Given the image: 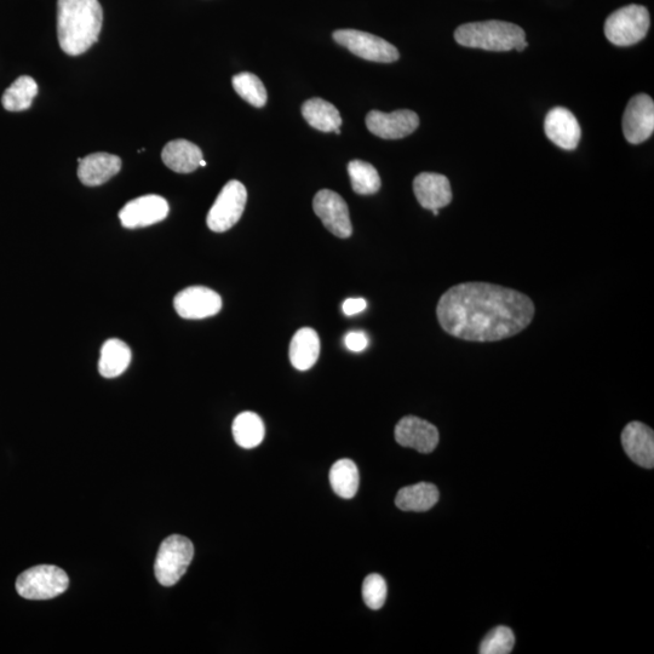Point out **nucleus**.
Here are the masks:
<instances>
[{"mask_svg":"<svg viewBox=\"0 0 654 654\" xmlns=\"http://www.w3.org/2000/svg\"><path fill=\"white\" fill-rule=\"evenodd\" d=\"M536 308L521 292L487 283L452 286L440 297L436 317L446 334L468 342H497L524 331Z\"/></svg>","mask_w":654,"mask_h":654,"instance_id":"obj_1","label":"nucleus"},{"mask_svg":"<svg viewBox=\"0 0 654 654\" xmlns=\"http://www.w3.org/2000/svg\"><path fill=\"white\" fill-rule=\"evenodd\" d=\"M102 22L99 0H57V38L67 55L79 56L93 47Z\"/></svg>","mask_w":654,"mask_h":654,"instance_id":"obj_2","label":"nucleus"},{"mask_svg":"<svg viewBox=\"0 0 654 654\" xmlns=\"http://www.w3.org/2000/svg\"><path fill=\"white\" fill-rule=\"evenodd\" d=\"M455 39L462 47L489 51H522L529 47L521 27L496 20L464 24L457 28Z\"/></svg>","mask_w":654,"mask_h":654,"instance_id":"obj_3","label":"nucleus"},{"mask_svg":"<svg viewBox=\"0 0 654 654\" xmlns=\"http://www.w3.org/2000/svg\"><path fill=\"white\" fill-rule=\"evenodd\" d=\"M650 25L648 10L641 5L631 4L608 16L605 36L617 47H630L646 37Z\"/></svg>","mask_w":654,"mask_h":654,"instance_id":"obj_4","label":"nucleus"},{"mask_svg":"<svg viewBox=\"0 0 654 654\" xmlns=\"http://www.w3.org/2000/svg\"><path fill=\"white\" fill-rule=\"evenodd\" d=\"M68 585L70 578L60 567L40 565L21 573L16 590L27 600H49L65 593Z\"/></svg>","mask_w":654,"mask_h":654,"instance_id":"obj_5","label":"nucleus"},{"mask_svg":"<svg viewBox=\"0 0 654 654\" xmlns=\"http://www.w3.org/2000/svg\"><path fill=\"white\" fill-rule=\"evenodd\" d=\"M194 547L188 538L172 535L160 545L154 573L164 587H172L185 576L193 560Z\"/></svg>","mask_w":654,"mask_h":654,"instance_id":"obj_6","label":"nucleus"},{"mask_svg":"<svg viewBox=\"0 0 654 654\" xmlns=\"http://www.w3.org/2000/svg\"><path fill=\"white\" fill-rule=\"evenodd\" d=\"M246 202H248V192L243 183L229 181L211 206L206 218L208 227L216 233L229 231L242 218Z\"/></svg>","mask_w":654,"mask_h":654,"instance_id":"obj_7","label":"nucleus"},{"mask_svg":"<svg viewBox=\"0 0 654 654\" xmlns=\"http://www.w3.org/2000/svg\"><path fill=\"white\" fill-rule=\"evenodd\" d=\"M334 39L341 47L367 61L390 63L399 60V51L394 45L371 33L338 30L334 32Z\"/></svg>","mask_w":654,"mask_h":654,"instance_id":"obj_8","label":"nucleus"},{"mask_svg":"<svg viewBox=\"0 0 654 654\" xmlns=\"http://www.w3.org/2000/svg\"><path fill=\"white\" fill-rule=\"evenodd\" d=\"M313 209L327 231L336 235L337 238L347 239L353 233L349 209L340 194L330 189H321L315 194Z\"/></svg>","mask_w":654,"mask_h":654,"instance_id":"obj_9","label":"nucleus"},{"mask_svg":"<svg viewBox=\"0 0 654 654\" xmlns=\"http://www.w3.org/2000/svg\"><path fill=\"white\" fill-rule=\"evenodd\" d=\"M654 102L646 94L636 95L628 103L623 116V133L631 145H640L653 135Z\"/></svg>","mask_w":654,"mask_h":654,"instance_id":"obj_10","label":"nucleus"},{"mask_svg":"<svg viewBox=\"0 0 654 654\" xmlns=\"http://www.w3.org/2000/svg\"><path fill=\"white\" fill-rule=\"evenodd\" d=\"M174 307L181 318L200 320L220 313L222 298L217 292L204 286H191L176 295Z\"/></svg>","mask_w":654,"mask_h":654,"instance_id":"obj_11","label":"nucleus"},{"mask_svg":"<svg viewBox=\"0 0 654 654\" xmlns=\"http://www.w3.org/2000/svg\"><path fill=\"white\" fill-rule=\"evenodd\" d=\"M366 126L371 134L384 140H399L409 136L420 126V118L409 109L392 113L371 111L366 117Z\"/></svg>","mask_w":654,"mask_h":654,"instance_id":"obj_12","label":"nucleus"},{"mask_svg":"<svg viewBox=\"0 0 654 654\" xmlns=\"http://www.w3.org/2000/svg\"><path fill=\"white\" fill-rule=\"evenodd\" d=\"M169 211L168 202L160 195H143L126 204L119 218L125 228H143L164 221Z\"/></svg>","mask_w":654,"mask_h":654,"instance_id":"obj_13","label":"nucleus"},{"mask_svg":"<svg viewBox=\"0 0 654 654\" xmlns=\"http://www.w3.org/2000/svg\"><path fill=\"white\" fill-rule=\"evenodd\" d=\"M394 434L399 445L421 453H432L439 444V430L434 424L415 416L401 418Z\"/></svg>","mask_w":654,"mask_h":654,"instance_id":"obj_14","label":"nucleus"},{"mask_svg":"<svg viewBox=\"0 0 654 654\" xmlns=\"http://www.w3.org/2000/svg\"><path fill=\"white\" fill-rule=\"evenodd\" d=\"M544 131L554 145L566 151H573L581 141V126L572 112L564 107H556L547 114Z\"/></svg>","mask_w":654,"mask_h":654,"instance_id":"obj_15","label":"nucleus"},{"mask_svg":"<svg viewBox=\"0 0 654 654\" xmlns=\"http://www.w3.org/2000/svg\"><path fill=\"white\" fill-rule=\"evenodd\" d=\"M622 445L631 461L646 469L654 467V433L641 422H630L622 433Z\"/></svg>","mask_w":654,"mask_h":654,"instance_id":"obj_16","label":"nucleus"},{"mask_svg":"<svg viewBox=\"0 0 654 654\" xmlns=\"http://www.w3.org/2000/svg\"><path fill=\"white\" fill-rule=\"evenodd\" d=\"M413 192L422 208L430 211L443 209L452 202L449 179L434 172H422L418 175L413 181Z\"/></svg>","mask_w":654,"mask_h":654,"instance_id":"obj_17","label":"nucleus"},{"mask_svg":"<svg viewBox=\"0 0 654 654\" xmlns=\"http://www.w3.org/2000/svg\"><path fill=\"white\" fill-rule=\"evenodd\" d=\"M78 177L84 186L99 187L105 185L122 170V159L114 154L93 153L85 158H78Z\"/></svg>","mask_w":654,"mask_h":654,"instance_id":"obj_18","label":"nucleus"},{"mask_svg":"<svg viewBox=\"0 0 654 654\" xmlns=\"http://www.w3.org/2000/svg\"><path fill=\"white\" fill-rule=\"evenodd\" d=\"M163 162L177 174H191L202 162L203 152L197 145L187 140H174L166 145L162 152Z\"/></svg>","mask_w":654,"mask_h":654,"instance_id":"obj_19","label":"nucleus"},{"mask_svg":"<svg viewBox=\"0 0 654 654\" xmlns=\"http://www.w3.org/2000/svg\"><path fill=\"white\" fill-rule=\"evenodd\" d=\"M290 361L295 369L307 371L317 363L320 355V338L311 327L298 330L290 344Z\"/></svg>","mask_w":654,"mask_h":654,"instance_id":"obj_20","label":"nucleus"},{"mask_svg":"<svg viewBox=\"0 0 654 654\" xmlns=\"http://www.w3.org/2000/svg\"><path fill=\"white\" fill-rule=\"evenodd\" d=\"M439 501V490L428 483L404 487L398 492L395 504L404 512L422 513L432 509Z\"/></svg>","mask_w":654,"mask_h":654,"instance_id":"obj_21","label":"nucleus"},{"mask_svg":"<svg viewBox=\"0 0 654 654\" xmlns=\"http://www.w3.org/2000/svg\"><path fill=\"white\" fill-rule=\"evenodd\" d=\"M302 116L312 128L321 133H332L340 129L342 118L338 109L323 99H311L303 103Z\"/></svg>","mask_w":654,"mask_h":654,"instance_id":"obj_22","label":"nucleus"},{"mask_svg":"<svg viewBox=\"0 0 654 654\" xmlns=\"http://www.w3.org/2000/svg\"><path fill=\"white\" fill-rule=\"evenodd\" d=\"M131 358H133V354H131L128 344L118 338L106 341L102 346L99 361L101 376L116 378L123 375L131 363Z\"/></svg>","mask_w":654,"mask_h":654,"instance_id":"obj_23","label":"nucleus"},{"mask_svg":"<svg viewBox=\"0 0 654 654\" xmlns=\"http://www.w3.org/2000/svg\"><path fill=\"white\" fill-rule=\"evenodd\" d=\"M232 429L235 443L243 449H255L265 439V424L254 412L240 413L235 418Z\"/></svg>","mask_w":654,"mask_h":654,"instance_id":"obj_24","label":"nucleus"},{"mask_svg":"<svg viewBox=\"0 0 654 654\" xmlns=\"http://www.w3.org/2000/svg\"><path fill=\"white\" fill-rule=\"evenodd\" d=\"M38 95V84L30 76L17 78L13 84L4 91L2 97L3 107L9 112H22L31 108L34 97Z\"/></svg>","mask_w":654,"mask_h":654,"instance_id":"obj_25","label":"nucleus"},{"mask_svg":"<svg viewBox=\"0 0 654 654\" xmlns=\"http://www.w3.org/2000/svg\"><path fill=\"white\" fill-rule=\"evenodd\" d=\"M360 476L357 464L351 460L337 461L330 470V484L337 496L351 499L359 490Z\"/></svg>","mask_w":654,"mask_h":654,"instance_id":"obj_26","label":"nucleus"},{"mask_svg":"<svg viewBox=\"0 0 654 654\" xmlns=\"http://www.w3.org/2000/svg\"><path fill=\"white\" fill-rule=\"evenodd\" d=\"M353 191L360 195L376 194L381 189V177L374 165L363 160H352L348 164Z\"/></svg>","mask_w":654,"mask_h":654,"instance_id":"obj_27","label":"nucleus"},{"mask_svg":"<svg viewBox=\"0 0 654 654\" xmlns=\"http://www.w3.org/2000/svg\"><path fill=\"white\" fill-rule=\"evenodd\" d=\"M233 88L251 106L261 108L267 103V90L262 80L249 72L237 74L232 79Z\"/></svg>","mask_w":654,"mask_h":654,"instance_id":"obj_28","label":"nucleus"},{"mask_svg":"<svg viewBox=\"0 0 654 654\" xmlns=\"http://www.w3.org/2000/svg\"><path fill=\"white\" fill-rule=\"evenodd\" d=\"M515 636L512 629L497 627L481 642V654H508L513 651Z\"/></svg>","mask_w":654,"mask_h":654,"instance_id":"obj_29","label":"nucleus"},{"mask_svg":"<svg viewBox=\"0 0 654 654\" xmlns=\"http://www.w3.org/2000/svg\"><path fill=\"white\" fill-rule=\"evenodd\" d=\"M387 583L381 575L372 573L365 578L363 584V598L367 607L371 610H380L386 604L387 600Z\"/></svg>","mask_w":654,"mask_h":654,"instance_id":"obj_30","label":"nucleus"},{"mask_svg":"<svg viewBox=\"0 0 654 654\" xmlns=\"http://www.w3.org/2000/svg\"><path fill=\"white\" fill-rule=\"evenodd\" d=\"M344 342H346V347L349 351L355 353L364 352L367 346H369V338H367V335L363 331L348 332L346 338H344Z\"/></svg>","mask_w":654,"mask_h":654,"instance_id":"obj_31","label":"nucleus"},{"mask_svg":"<svg viewBox=\"0 0 654 654\" xmlns=\"http://www.w3.org/2000/svg\"><path fill=\"white\" fill-rule=\"evenodd\" d=\"M367 307V302L364 298H348V300L343 303V313L348 315V317H353L355 314L364 312Z\"/></svg>","mask_w":654,"mask_h":654,"instance_id":"obj_32","label":"nucleus"},{"mask_svg":"<svg viewBox=\"0 0 654 654\" xmlns=\"http://www.w3.org/2000/svg\"><path fill=\"white\" fill-rule=\"evenodd\" d=\"M206 165L208 164H206L205 160L203 159L202 162H200V166H203V168H205Z\"/></svg>","mask_w":654,"mask_h":654,"instance_id":"obj_33","label":"nucleus"},{"mask_svg":"<svg viewBox=\"0 0 654 654\" xmlns=\"http://www.w3.org/2000/svg\"><path fill=\"white\" fill-rule=\"evenodd\" d=\"M334 133H336L337 135H341V130L337 129V130L334 131Z\"/></svg>","mask_w":654,"mask_h":654,"instance_id":"obj_34","label":"nucleus"},{"mask_svg":"<svg viewBox=\"0 0 654 654\" xmlns=\"http://www.w3.org/2000/svg\"><path fill=\"white\" fill-rule=\"evenodd\" d=\"M433 214H434L435 216H438V215H439V210H433Z\"/></svg>","mask_w":654,"mask_h":654,"instance_id":"obj_35","label":"nucleus"}]
</instances>
